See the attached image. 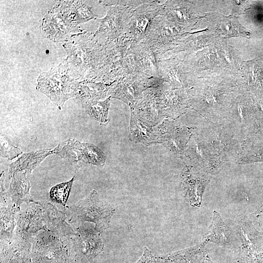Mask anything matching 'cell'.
<instances>
[{
    "label": "cell",
    "instance_id": "19",
    "mask_svg": "<svg viewBox=\"0 0 263 263\" xmlns=\"http://www.w3.org/2000/svg\"><path fill=\"white\" fill-rule=\"evenodd\" d=\"M221 28L223 34L229 36L247 35V32L241 26L238 21L233 17H227L222 21Z\"/></svg>",
    "mask_w": 263,
    "mask_h": 263
},
{
    "label": "cell",
    "instance_id": "9",
    "mask_svg": "<svg viewBox=\"0 0 263 263\" xmlns=\"http://www.w3.org/2000/svg\"><path fill=\"white\" fill-rule=\"evenodd\" d=\"M19 207L16 205L8 195L0 179V242L13 239Z\"/></svg>",
    "mask_w": 263,
    "mask_h": 263
},
{
    "label": "cell",
    "instance_id": "5",
    "mask_svg": "<svg viewBox=\"0 0 263 263\" xmlns=\"http://www.w3.org/2000/svg\"><path fill=\"white\" fill-rule=\"evenodd\" d=\"M71 240L75 260L78 263H86L93 260L104 249L100 232L89 223H81L76 234L71 236Z\"/></svg>",
    "mask_w": 263,
    "mask_h": 263
},
{
    "label": "cell",
    "instance_id": "13",
    "mask_svg": "<svg viewBox=\"0 0 263 263\" xmlns=\"http://www.w3.org/2000/svg\"><path fill=\"white\" fill-rule=\"evenodd\" d=\"M160 15L181 26H190L195 20L191 4L187 1H166Z\"/></svg>",
    "mask_w": 263,
    "mask_h": 263
},
{
    "label": "cell",
    "instance_id": "6",
    "mask_svg": "<svg viewBox=\"0 0 263 263\" xmlns=\"http://www.w3.org/2000/svg\"><path fill=\"white\" fill-rule=\"evenodd\" d=\"M134 9L121 6H110L106 17L98 19L100 24L94 36V38L104 37L105 43L124 37L127 24Z\"/></svg>",
    "mask_w": 263,
    "mask_h": 263
},
{
    "label": "cell",
    "instance_id": "18",
    "mask_svg": "<svg viewBox=\"0 0 263 263\" xmlns=\"http://www.w3.org/2000/svg\"><path fill=\"white\" fill-rule=\"evenodd\" d=\"M110 97L104 101H88L85 108L93 118L101 121L106 119L110 106Z\"/></svg>",
    "mask_w": 263,
    "mask_h": 263
},
{
    "label": "cell",
    "instance_id": "2",
    "mask_svg": "<svg viewBox=\"0 0 263 263\" xmlns=\"http://www.w3.org/2000/svg\"><path fill=\"white\" fill-rule=\"evenodd\" d=\"M186 35L182 26L160 15L152 21L143 41L150 46L161 56L167 51L175 48Z\"/></svg>",
    "mask_w": 263,
    "mask_h": 263
},
{
    "label": "cell",
    "instance_id": "8",
    "mask_svg": "<svg viewBox=\"0 0 263 263\" xmlns=\"http://www.w3.org/2000/svg\"><path fill=\"white\" fill-rule=\"evenodd\" d=\"M145 75H128L115 81L111 86V96L131 105L150 88L151 78Z\"/></svg>",
    "mask_w": 263,
    "mask_h": 263
},
{
    "label": "cell",
    "instance_id": "3",
    "mask_svg": "<svg viewBox=\"0 0 263 263\" xmlns=\"http://www.w3.org/2000/svg\"><path fill=\"white\" fill-rule=\"evenodd\" d=\"M34 263H68V249L61 237L41 230L31 239Z\"/></svg>",
    "mask_w": 263,
    "mask_h": 263
},
{
    "label": "cell",
    "instance_id": "16",
    "mask_svg": "<svg viewBox=\"0 0 263 263\" xmlns=\"http://www.w3.org/2000/svg\"><path fill=\"white\" fill-rule=\"evenodd\" d=\"M195 175L188 176L185 173V175H182V187L186 202L193 207H199L207 180L199 179Z\"/></svg>",
    "mask_w": 263,
    "mask_h": 263
},
{
    "label": "cell",
    "instance_id": "12",
    "mask_svg": "<svg viewBox=\"0 0 263 263\" xmlns=\"http://www.w3.org/2000/svg\"><path fill=\"white\" fill-rule=\"evenodd\" d=\"M129 49L136 56L147 75L160 78L158 65L161 57L158 55L150 46L142 40L139 42L132 43Z\"/></svg>",
    "mask_w": 263,
    "mask_h": 263
},
{
    "label": "cell",
    "instance_id": "1",
    "mask_svg": "<svg viewBox=\"0 0 263 263\" xmlns=\"http://www.w3.org/2000/svg\"><path fill=\"white\" fill-rule=\"evenodd\" d=\"M115 209L109 203L99 199L94 190L86 198L68 207L67 215L70 223L92 222L99 232L110 226V220Z\"/></svg>",
    "mask_w": 263,
    "mask_h": 263
},
{
    "label": "cell",
    "instance_id": "23",
    "mask_svg": "<svg viewBox=\"0 0 263 263\" xmlns=\"http://www.w3.org/2000/svg\"><path fill=\"white\" fill-rule=\"evenodd\" d=\"M137 263H161L158 259L153 257L147 248H145L144 254Z\"/></svg>",
    "mask_w": 263,
    "mask_h": 263
},
{
    "label": "cell",
    "instance_id": "7",
    "mask_svg": "<svg viewBox=\"0 0 263 263\" xmlns=\"http://www.w3.org/2000/svg\"><path fill=\"white\" fill-rule=\"evenodd\" d=\"M41 230H47L42 207L35 201L17 215L15 233L17 238L31 240Z\"/></svg>",
    "mask_w": 263,
    "mask_h": 263
},
{
    "label": "cell",
    "instance_id": "17",
    "mask_svg": "<svg viewBox=\"0 0 263 263\" xmlns=\"http://www.w3.org/2000/svg\"><path fill=\"white\" fill-rule=\"evenodd\" d=\"M75 176L69 181L56 185L50 191V197L52 201L66 207Z\"/></svg>",
    "mask_w": 263,
    "mask_h": 263
},
{
    "label": "cell",
    "instance_id": "20",
    "mask_svg": "<svg viewBox=\"0 0 263 263\" xmlns=\"http://www.w3.org/2000/svg\"><path fill=\"white\" fill-rule=\"evenodd\" d=\"M0 142L1 156L11 160L21 153V151L19 149L8 143L2 135L0 136Z\"/></svg>",
    "mask_w": 263,
    "mask_h": 263
},
{
    "label": "cell",
    "instance_id": "4",
    "mask_svg": "<svg viewBox=\"0 0 263 263\" xmlns=\"http://www.w3.org/2000/svg\"><path fill=\"white\" fill-rule=\"evenodd\" d=\"M166 0H148L135 9L127 24L125 38L132 44L146 37L153 19L161 14Z\"/></svg>",
    "mask_w": 263,
    "mask_h": 263
},
{
    "label": "cell",
    "instance_id": "21",
    "mask_svg": "<svg viewBox=\"0 0 263 263\" xmlns=\"http://www.w3.org/2000/svg\"><path fill=\"white\" fill-rule=\"evenodd\" d=\"M148 0H103L100 2L109 6H117L136 9Z\"/></svg>",
    "mask_w": 263,
    "mask_h": 263
},
{
    "label": "cell",
    "instance_id": "10",
    "mask_svg": "<svg viewBox=\"0 0 263 263\" xmlns=\"http://www.w3.org/2000/svg\"><path fill=\"white\" fill-rule=\"evenodd\" d=\"M204 241L233 249L238 246L239 240L236 232L225 223L219 212L215 210L211 223L204 237Z\"/></svg>",
    "mask_w": 263,
    "mask_h": 263
},
{
    "label": "cell",
    "instance_id": "11",
    "mask_svg": "<svg viewBox=\"0 0 263 263\" xmlns=\"http://www.w3.org/2000/svg\"><path fill=\"white\" fill-rule=\"evenodd\" d=\"M38 203L43 207L45 223L48 231L60 237L76 234V231L67 223L64 213L51 203Z\"/></svg>",
    "mask_w": 263,
    "mask_h": 263
},
{
    "label": "cell",
    "instance_id": "15",
    "mask_svg": "<svg viewBox=\"0 0 263 263\" xmlns=\"http://www.w3.org/2000/svg\"><path fill=\"white\" fill-rule=\"evenodd\" d=\"M30 184L25 174L19 171L14 174L7 192L13 202L20 207L23 203H35L30 194Z\"/></svg>",
    "mask_w": 263,
    "mask_h": 263
},
{
    "label": "cell",
    "instance_id": "22",
    "mask_svg": "<svg viewBox=\"0 0 263 263\" xmlns=\"http://www.w3.org/2000/svg\"><path fill=\"white\" fill-rule=\"evenodd\" d=\"M253 221L262 232H263V206L252 215Z\"/></svg>",
    "mask_w": 263,
    "mask_h": 263
},
{
    "label": "cell",
    "instance_id": "14",
    "mask_svg": "<svg viewBox=\"0 0 263 263\" xmlns=\"http://www.w3.org/2000/svg\"><path fill=\"white\" fill-rule=\"evenodd\" d=\"M160 77L173 84H184L187 75L185 66L176 58H160L158 65Z\"/></svg>",
    "mask_w": 263,
    "mask_h": 263
}]
</instances>
